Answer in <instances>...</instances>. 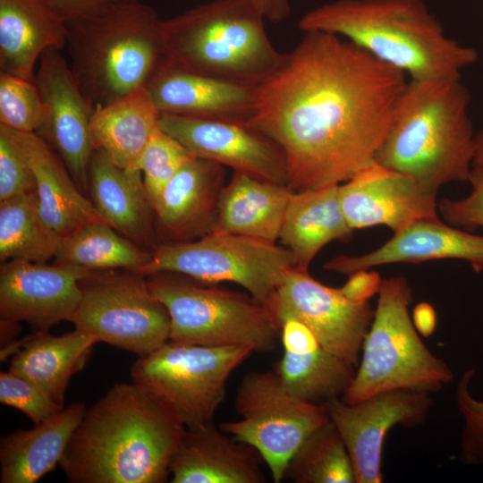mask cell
<instances>
[{
  "mask_svg": "<svg viewBox=\"0 0 483 483\" xmlns=\"http://www.w3.org/2000/svg\"><path fill=\"white\" fill-rule=\"evenodd\" d=\"M66 20L46 0H0V72L33 80L49 48H64Z\"/></svg>",
  "mask_w": 483,
  "mask_h": 483,
  "instance_id": "cell-26",
  "label": "cell"
},
{
  "mask_svg": "<svg viewBox=\"0 0 483 483\" xmlns=\"http://www.w3.org/2000/svg\"><path fill=\"white\" fill-rule=\"evenodd\" d=\"M33 81L46 112L37 134L59 155L80 191L88 193V171L94 151L89 123L94 107L60 49L49 48L42 54Z\"/></svg>",
  "mask_w": 483,
  "mask_h": 483,
  "instance_id": "cell-16",
  "label": "cell"
},
{
  "mask_svg": "<svg viewBox=\"0 0 483 483\" xmlns=\"http://www.w3.org/2000/svg\"><path fill=\"white\" fill-rule=\"evenodd\" d=\"M295 266L292 251L276 243L210 233L191 242L159 243L137 273H174L205 284L234 283L269 309L286 272Z\"/></svg>",
  "mask_w": 483,
  "mask_h": 483,
  "instance_id": "cell-9",
  "label": "cell"
},
{
  "mask_svg": "<svg viewBox=\"0 0 483 483\" xmlns=\"http://www.w3.org/2000/svg\"><path fill=\"white\" fill-rule=\"evenodd\" d=\"M475 148L472 165L483 170V130L475 135Z\"/></svg>",
  "mask_w": 483,
  "mask_h": 483,
  "instance_id": "cell-46",
  "label": "cell"
},
{
  "mask_svg": "<svg viewBox=\"0 0 483 483\" xmlns=\"http://www.w3.org/2000/svg\"><path fill=\"white\" fill-rule=\"evenodd\" d=\"M285 478L296 483H356L348 450L331 420L302 442L288 463Z\"/></svg>",
  "mask_w": 483,
  "mask_h": 483,
  "instance_id": "cell-34",
  "label": "cell"
},
{
  "mask_svg": "<svg viewBox=\"0 0 483 483\" xmlns=\"http://www.w3.org/2000/svg\"><path fill=\"white\" fill-rule=\"evenodd\" d=\"M0 402L22 411L34 425L54 417L64 408L36 385L10 370L0 373Z\"/></svg>",
  "mask_w": 483,
  "mask_h": 483,
  "instance_id": "cell-38",
  "label": "cell"
},
{
  "mask_svg": "<svg viewBox=\"0 0 483 483\" xmlns=\"http://www.w3.org/2000/svg\"><path fill=\"white\" fill-rule=\"evenodd\" d=\"M251 0H211L160 21L163 59L212 77L258 85L281 64Z\"/></svg>",
  "mask_w": 483,
  "mask_h": 483,
  "instance_id": "cell-6",
  "label": "cell"
},
{
  "mask_svg": "<svg viewBox=\"0 0 483 483\" xmlns=\"http://www.w3.org/2000/svg\"><path fill=\"white\" fill-rule=\"evenodd\" d=\"M234 405L241 419L219 428L256 449L275 483L285 478L291 458L307 436L330 420L325 404L293 397L275 370L245 375Z\"/></svg>",
  "mask_w": 483,
  "mask_h": 483,
  "instance_id": "cell-12",
  "label": "cell"
},
{
  "mask_svg": "<svg viewBox=\"0 0 483 483\" xmlns=\"http://www.w3.org/2000/svg\"><path fill=\"white\" fill-rule=\"evenodd\" d=\"M298 28L343 37L410 80H461L479 57L445 34L423 0H336L306 13Z\"/></svg>",
  "mask_w": 483,
  "mask_h": 483,
  "instance_id": "cell-3",
  "label": "cell"
},
{
  "mask_svg": "<svg viewBox=\"0 0 483 483\" xmlns=\"http://www.w3.org/2000/svg\"><path fill=\"white\" fill-rule=\"evenodd\" d=\"M354 377L341 397L348 403L375 394L411 389L435 394L453 380L449 365L424 344L410 317L412 290L402 275L382 280Z\"/></svg>",
  "mask_w": 483,
  "mask_h": 483,
  "instance_id": "cell-7",
  "label": "cell"
},
{
  "mask_svg": "<svg viewBox=\"0 0 483 483\" xmlns=\"http://www.w3.org/2000/svg\"><path fill=\"white\" fill-rule=\"evenodd\" d=\"M98 341L79 329L62 335L48 330L33 334L1 349V360L11 354L9 370L30 381L64 406L71 377L81 370Z\"/></svg>",
  "mask_w": 483,
  "mask_h": 483,
  "instance_id": "cell-25",
  "label": "cell"
},
{
  "mask_svg": "<svg viewBox=\"0 0 483 483\" xmlns=\"http://www.w3.org/2000/svg\"><path fill=\"white\" fill-rule=\"evenodd\" d=\"M339 185L344 217L353 229L377 225L394 233L419 220H438L436 191L373 161Z\"/></svg>",
  "mask_w": 483,
  "mask_h": 483,
  "instance_id": "cell-18",
  "label": "cell"
},
{
  "mask_svg": "<svg viewBox=\"0 0 483 483\" xmlns=\"http://www.w3.org/2000/svg\"><path fill=\"white\" fill-rule=\"evenodd\" d=\"M86 410L83 402H74L33 428H18L3 436L0 482L35 483L59 465Z\"/></svg>",
  "mask_w": 483,
  "mask_h": 483,
  "instance_id": "cell-27",
  "label": "cell"
},
{
  "mask_svg": "<svg viewBox=\"0 0 483 483\" xmlns=\"http://www.w3.org/2000/svg\"><path fill=\"white\" fill-rule=\"evenodd\" d=\"M160 21L140 0H113L66 21L68 63L94 109L146 87L163 58Z\"/></svg>",
  "mask_w": 483,
  "mask_h": 483,
  "instance_id": "cell-5",
  "label": "cell"
},
{
  "mask_svg": "<svg viewBox=\"0 0 483 483\" xmlns=\"http://www.w3.org/2000/svg\"><path fill=\"white\" fill-rule=\"evenodd\" d=\"M325 405L344 441L356 483H381L383 445L388 431L394 426L423 425L431 411L433 398L427 392L394 389L353 403L335 398Z\"/></svg>",
  "mask_w": 483,
  "mask_h": 483,
  "instance_id": "cell-14",
  "label": "cell"
},
{
  "mask_svg": "<svg viewBox=\"0 0 483 483\" xmlns=\"http://www.w3.org/2000/svg\"><path fill=\"white\" fill-rule=\"evenodd\" d=\"M456 258L468 261L475 271L483 269V236L451 227L438 220H419L394 233L377 250L360 256L340 255L324 267L343 275L394 263Z\"/></svg>",
  "mask_w": 483,
  "mask_h": 483,
  "instance_id": "cell-21",
  "label": "cell"
},
{
  "mask_svg": "<svg viewBox=\"0 0 483 483\" xmlns=\"http://www.w3.org/2000/svg\"><path fill=\"white\" fill-rule=\"evenodd\" d=\"M7 129L33 172L40 214L58 236L63 238L87 223L103 220L43 138L35 132Z\"/></svg>",
  "mask_w": 483,
  "mask_h": 483,
  "instance_id": "cell-24",
  "label": "cell"
},
{
  "mask_svg": "<svg viewBox=\"0 0 483 483\" xmlns=\"http://www.w3.org/2000/svg\"><path fill=\"white\" fill-rule=\"evenodd\" d=\"M159 116L146 87L95 108L89 123L94 149L121 168L140 171V157Z\"/></svg>",
  "mask_w": 483,
  "mask_h": 483,
  "instance_id": "cell-30",
  "label": "cell"
},
{
  "mask_svg": "<svg viewBox=\"0 0 483 483\" xmlns=\"http://www.w3.org/2000/svg\"><path fill=\"white\" fill-rule=\"evenodd\" d=\"M413 325L419 335L430 336L436 327V315L433 307L427 302L416 305L412 315Z\"/></svg>",
  "mask_w": 483,
  "mask_h": 483,
  "instance_id": "cell-43",
  "label": "cell"
},
{
  "mask_svg": "<svg viewBox=\"0 0 483 483\" xmlns=\"http://www.w3.org/2000/svg\"><path fill=\"white\" fill-rule=\"evenodd\" d=\"M304 33L256 86L250 120L282 149L292 191L341 184L372 163L408 82L343 37Z\"/></svg>",
  "mask_w": 483,
  "mask_h": 483,
  "instance_id": "cell-1",
  "label": "cell"
},
{
  "mask_svg": "<svg viewBox=\"0 0 483 483\" xmlns=\"http://www.w3.org/2000/svg\"><path fill=\"white\" fill-rule=\"evenodd\" d=\"M251 2L266 20L275 23L284 21L292 12L289 0H251Z\"/></svg>",
  "mask_w": 483,
  "mask_h": 483,
  "instance_id": "cell-44",
  "label": "cell"
},
{
  "mask_svg": "<svg viewBox=\"0 0 483 483\" xmlns=\"http://www.w3.org/2000/svg\"><path fill=\"white\" fill-rule=\"evenodd\" d=\"M80 284L81 300L71 322L98 343L143 357L169 341V313L150 292L145 275L92 271Z\"/></svg>",
  "mask_w": 483,
  "mask_h": 483,
  "instance_id": "cell-11",
  "label": "cell"
},
{
  "mask_svg": "<svg viewBox=\"0 0 483 483\" xmlns=\"http://www.w3.org/2000/svg\"><path fill=\"white\" fill-rule=\"evenodd\" d=\"M474 369L462 372L455 391V401L462 419L459 460L465 465H483V401L470 391Z\"/></svg>",
  "mask_w": 483,
  "mask_h": 483,
  "instance_id": "cell-37",
  "label": "cell"
},
{
  "mask_svg": "<svg viewBox=\"0 0 483 483\" xmlns=\"http://www.w3.org/2000/svg\"><path fill=\"white\" fill-rule=\"evenodd\" d=\"M150 259V251L119 233L104 220H97L63 237L54 262L90 271L123 268L137 273Z\"/></svg>",
  "mask_w": 483,
  "mask_h": 483,
  "instance_id": "cell-32",
  "label": "cell"
},
{
  "mask_svg": "<svg viewBox=\"0 0 483 483\" xmlns=\"http://www.w3.org/2000/svg\"><path fill=\"white\" fill-rule=\"evenodd\" d=\"M225 167L194 157L164 189L153 207L160 243L197 240L213 232Z\"/></svg>",
  "mask_w": 483,
  "mask_h": 483,
  "instance_id": "cell-20",
  "label": "cell"
},
{
  "mask_svg": "<svg viewBox=\"0 0 483 483\" xmlns=\"http://www.w3.org/2000/svg\"><path fill=\"white\" fill-rule=\"evenodd\" d=\"M66 21L113 0H46Z\"/></svg>",
  "mask_w": 483,
  "mask_h": 483,
  "instance_id": "cell-42",
  "label": "cell"
},
{
  "mask_svg": "<svg viewBox=\"0 0 483 483\" xmlns=\"http://www.w3.org/2000/svg\"><path fill=\"white\" fill-rule=\"evenodd\" d=\"M184 428L149 391L117 383L87 408L59 466L72 483H163Z\"/></svg>",
  "mask_w": 483,
  "mask_h": 483,
  "instance_id": "cell-2",
  "label": "cell"
},
{
  "mask_svg": "<svg viewBox=\"0 0 483 483\" xmlns=\"http://www.w3.org/2000/svg\"><path fill=\"white\" fill-rule=\"evenodd\" d=\"M46 112L33 80L0 72V124L21 132H38Z\"/></svg>",
  "mask_w": 483,
  "mask_h": 483,
  "instance_id": "cell-36",
  "label": "cell"
},
{
  "mask_svg": "<svg viewBox=\"0 0 483 483\" xmlns=\"http://www.w3.org/2000/svg\"><path fill=\"white\" fill-rule=\"evenodd\" d=\"M92 271L71 264L11 259L0 266V317L34 331L72 320L81 300L80 281Z\"/></svg>",
  "mask_w": 483,
  "mask_h": 483,
  "instance_id": "cell-17",
  "label": "cell"
},
{
  "mask_svg": "<svg viewBox=\"0 0 483 483\" xmlns=\"http://www.w3.org/2000/svg\"><path fill=\"white\" fill-rule=\"evenodd\" d=\"M194 156L159 126L154 131L139 162L144 187L152 208L164 189Z\"/></svg>",
  "mask_w": 483,
  "mask_h": 483,
  "instance_id": "cell-35",
  "label": "cell"
},
{
  "mask_svg": "<svg viewBox=\"0 0 483 483\" xmlns=\"http://www.w3.org/2000/svg\"><path fill=\"white\" fill-rule=\"evenodd\" d=\"M275 371L293 397L316 404H326L341 398L355 375L354 366L322 345L307 350L284 351Z\"/></svg>",
  "mask_w": 483,
  "mask_h": 483,
  "instance_id": "cell-31",
  "label": "cell"
},
{
  "mask_svg": "<svg viewBox=\"0 0 483 483\" xmlns=\"http://www.w3.org/2000/svg\"><path fill=\"white\" fill-rule=\"evenodd\" d=\"M339 185L292 191L287 202L279 240L295 258V267L308 269L327 243L348 240L352 229L343 213Z\"/></svg>",
  "mask_w": 483,
  "mask_h": 483,
  "instance_id": "cell-28",
  "label": "cell"
},
{
  "mask_svg": "<svg viewBox=\"0 0 483 483\" xmlns=\"http://www.w3.org/2000/svg\"><path fill=\"white\" fill-rule=\"evenodd\" d=\"M254 350L168 341L131 368L132 382L161 400L185 427L211 422L224 402L232 372Z\"/></svg>",
  "mask_w": 483,
  "mask_h": 483,
  "instance_id": "cell-10",
  "label": "cell"
},
{
  "mask_svg": "<svg viewBox=\"0 0 483 483\" xmlns=\"http://www.w3.org/2000/svg\"><path fill=\"white\" fill-rule=\"evenodd\" d=\"M88 194L102 219L119 233L150 252L160 243L140 171L121 168L95 148L88 171Z\"/></svg>",
  "mask_w": 483,
  "mask_h": 483,
  "instance_id": "cell-23",
  "label": "cell"
},
{
  "mask_svg": "<svg viewBox=\"0 0 483 483\" xmlns=\"http://www.w3.org/2000/svg\"><path fill=\"white\" fill-rule=\"evenodd\" d=\"M292 192L287 185L233 172L222 191L212 233L276 243Z\"/></svg>",
  "mask_w": 483,
  "mask_h": 483,
  "instance_id": "cell-29",
  "label": "cell"
},
{
  "mask_svg": "<svg viewBox=\"0 0 483 483\" xmlns=\"http://www.w3.org/2000/svg\"><path fill=\"white\" fill-rule=\"evenodd\" d=\"M262 457L211 422L184 428L170 464L172 483H262Z\"/></svg>",
  "mask_w": 483,
  "mask_h": 483,
  "instance_id": "cell-22",
  "label": "cell"
},
{
  "mask_svg": "<svg viewBox=\"0 0 483 483\" xmlns=\"http://www.w3.org/2000/svg\"><path fill=\"white\" fill-rule=\"evenodd\" d=\"M269 309L278 323L287 317L303 322L326 350L354 367L375 311L369 301H352L340 288L326 286L308 269L295 267L286 272Z\"/></svg>",
  "mask_w": 483,
  "mask_h": 483,
  "instance_id": "cell-13",
  "label": "cell"
},
{
  "mask_svg": "<svg viewBox=\"0 0 483 483\" xmlns=\"http://www.w3.org/2000/svg\"><path fill=\"white\" fill-rule=\"evenodd\" d=\"M62 238L44 221L36 191L0 201V260L47 263Z\"/></svg>",
  "mask_w": 483,
  "mask_h": 483,
  "instance_id": "cell-33",
  "label": "cell"
},
{
  "mask_svg": "<svg viewBox=\"0 0 483 483\" xmlns=\"http://www.w3.org/2000/svg\"><path fill=\"white\" fill-rule=\"evenodd\" d=\"M18 324L17 322L1 319V343L4 348L15 341L14 336L19 333Z\"/></svg>",
  "mask_w": 483,
  "mask_h": 483,
  "instance_id": "cell-45",
  "label": "cell"
},
{
  "mask_svg": "<svg viewBox=\"0 0 483 483\" xmlns=\"http://www.w3.org/2000/svg\"><path fill=\"white\" fill-rule=\"evenodd\" d=\"M36 191L33 172L8 129L0 124V201Z\"/></svg>",
  "mask_w": 483,
  "mask_h": 483,
  "instance_id": "cell-39",
  "label": "cell"
},
{
  "mask_svg": "<svg viewBox=\"0 0 483 483\" xmlns=\"http://www.w3.org/2000/svg\"><path fill=\"white\" fill-rule=\"evenodd\" d=\"M256 86L180 68L162 58L146 88L160 114L250 121Z\"/></svg>",
  "mask_w": 483,
  "mask_h": 483,
  "instance_id": "cell-19",
  "label": "cell"
},
{
  "mask_svg": "<svg viewBox=\"0 0 483 483\" xmlns=\"http://www.w3.org/2000/svg\"><path fill=\"white\" fill-rule=\"evenodd\" d=\"M382 279L374 271L362 270L349 275L347 282L340 288L343 295L355 302H366L378 293Z\"/></svg>",
  "mask_w": 483,
  "mask_h": 483,
  "instance_id": "cell-41",
  "label": "cell"
},
{
  "mask_svg": "<svg viewBox=\"0 0 483 483\" xmlns=\"http://www.w3.org/2000/svg\"><path fill=\"white\" fill-rule=\"evenodd\" d=\"M158 126L196 157L288 186L287 165L282 149L250 121L160 114Z\"/></svg>",
  "mask_w": 483,
  "mask_h": 483,
  "instance_id": "cell-15",
  "label": "cell"
},
{
  "mask_svg": "<svg viewBox=\"0 0 483 483\" xmlns=\"http://www.w3.org/2000/svg\"><path fill=\"white\" fill-rule=\"evenodd\" d=\"M470 193L461 199H444L438 209L451 225L464 231L483 227V170L472 168L469 181Z\"/></svg>",
  "mask_w": 483,
  "mask_h": 483,
  "instance_id": "cell-40",
  "label": "cell"
},
{
  "mask_svg": "<svg viewBox=\"0 0 483 483\" xmlns=\"http://www.w3.org/2000/svg\"><path fill=\"white\" fill-rule=\"evenodd\" d=\"M470 101L461 80H409L374 161L436 192L468 182L475 148Z\"/></svg>",
  "mask_w": 483,
  "mask_h": 483,
  "instance_id": "cell-4",
  "label": "cell"
},
{
  "mask_svg": "<svg viewBox=\"0 0 483 483\" xmlns=\"http://www.w3.org/2000/svg\"><path fill=\"white\" fill-rule=\"evenodd\" d=\"M152 294L170 316L169 341L206 346L247 345L269 352L280 336L274 313L250 295L174 273L148 275Z\"/></svg>",
  "mask_w": 483,
  "mask_h": 483,
  "instance_id": "cell-8",
  "label": "cell"
}]
</instances>
